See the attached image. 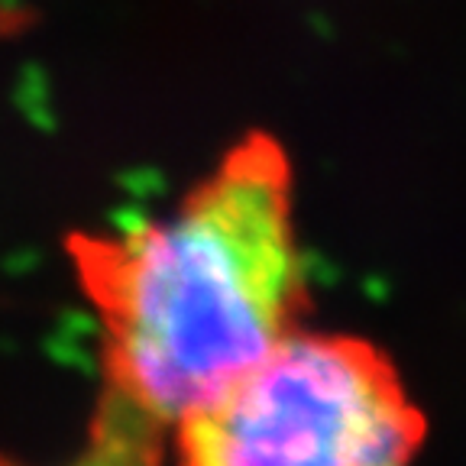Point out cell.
<instances>
[{"instance_id":"2","label":"cell","mask_w":466,"mask_h":466,"mask_svg":"<svg viewBox=\"0 0 466 466\" xmlns=\"http://www.w3.org/2000/svg\"><path fill=\"white\" fill-rule=\"evenodd\" d=\"M175 431L182 466H408L421 418L372 347L289 330Z\"/></svg>"},{"instance_id":"1","label":"cell","mask_w":466,"mask_h":466,"mask_svg":"<svg viewBox=\"0 0 466 466\" xmlns=\"http://www.w3.org/2000/svg\"><path fill=\"white\" fill-rule=\"evenodd\" d=\"M110 382L178 428L291 330L299 240L289 168L249 139L182 201L81 247Z\"/></svg>"},{"instance_id":"3","label":"cell","mask_w":466,"mask_h":466,"mask_svg":"<svg viewBox=\"0 0 466 466\" xmlns=\"http://www.w3.org/2000/svg\"><path fill=\"white\" fill-rule=\"evenodd\" d=\"M0 466H23V463H7V460H0ZM62 466H133V463L116 460V457H91V460H75V463H62Z\"/></svg>"}]
</instances>
